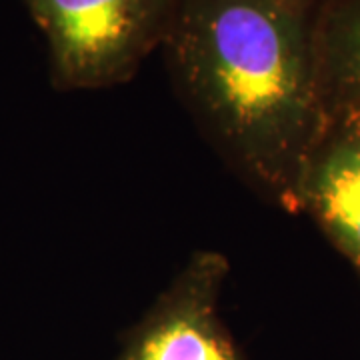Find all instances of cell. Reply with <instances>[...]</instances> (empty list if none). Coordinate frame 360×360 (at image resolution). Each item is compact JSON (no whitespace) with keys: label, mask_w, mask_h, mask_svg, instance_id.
I'll use <instances>...</instances> for the list:
<instances>
[{"label":"cell","mask_w":360,"mask_h":360,"mask_svg":"<svg viewBox=\"0 0 360 360\" xmlns=\"http://www.w3.org/2000/svg\"><path fill=\"white\" fill-rule=\"evenodd\" d=\"M295 214L309 217L360 276V110L328 115L300 170Z\"/></svg>","instance_id":"277c9868"},{"label":"cell","mask_w":360,"mask_h":360,"mask_svg":"<svg viewBox=\"0 0 360 360\" xmlns=\"http://www.w3.org/2000/svg\"><path fill=\"white\" fill-rule=\"evenodd\" d=\"M49 42L52 86L124 84L160 51L179 0H22Z\"/></svg>","instance_id":"7a4b0ae2"},{"label":"cell","mask_w":360,"mask_h":360,"mask_svg":"<svg viewBox=\"0 0 360 360\" xmlns=\"http://www.w3.org/2000/svg\"><path fill=\"white\" fill-rule=\"evenodd\" d=\"M231 262L198 250L122 338L116 360H246L220 314Z\"/></svg>","instance_id":"3957f363"},{"label":"cell","mask_w":360,"mask_h":360,"mask_svg":"<svg viewBox=\"0 0 360 360\" xmlns=\"http://www.w3.org/2000/svg\"><path fill=\"white\" fill-rule=\"evenodd\" d=\"M326 0H179L160 46L214 150L266 202L295 214L296 184L326 124Z\"/></svg>","instance_id":"6da1fadb"},{"label":"cell","mask_w":360,"mask_h":360,"mask_svg":"<svg viewBox=\"0 0 360 360\" xmlns=\"http://www.w3.org/2000/svg\"><path fill=\"white\" fill-rule=\"evenodd\" d=\"M321 86L328 115L360 110V0H326L324 4Z\"/></svg>","instance_id":"5b68a950"}]
</instances>
